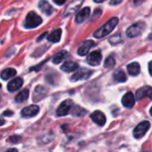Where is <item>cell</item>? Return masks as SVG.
<instances>
[{
	"label": "cell",
	"mask_w": 152,
	"mask_h": 152,
	"mask_svg": "<svg viewBox=\"0 0 152 152\" xmlns=\"http://www.w3.org/2000/svg\"><path fill=\"white\" fill-rule=\"evenodd\" d=\"M118 23V18L117 17H113L110 19L108 22H107L103 26H101L99 29H98L94 32V37L97 39H101L104 38L105 36L108 35L117 25Z\"/></svg>",
	"instance_id": "1"
},
{
	"label": "cell",
	"mask_w": 152,
	"mask_h": 152,
	"mask_svg": "<svg viewBox=\"0 0 152 152\" xmlns=\"http://www.w3.org/2000/svg\"><path fill=\"white\" fill-rule=\"evenodd\" d=\"M41 23H42V18L39 15H37L35 12L31 11L25 18L24 27L27 29H32V28L38 27Z\"/></svg>",
	"instance_id": "2"
},
{
	"label": "cell",
	"mask_w": 152,
	"mask_h": 152,
	"mask_svg": "<svg viewBox=\"0 0 152 152\" xmlns=\"http://www.w3.org/2000/svg\"><path fill=\"white\" fill-rule=\"evenodd\" d=\"M145 29V23L143 22H138L132 26H130L126 30V35L129 38H135L141 34L143 30Z\"/></svg>",
	"instance_id": "3"
},
{
	"label": "cell",
	"mask_w": 152,
	"mask_h": 152,
	"mask_svg": "<svg viewBox=\"0 0 152 152\" xmlns=\"http://www.w3.org/2000/svg\"><path fill=\"white\" fill-rule=\"evenodd\" d=\"M72 107H73V102L71 99H66V100L63 101L60 104V106L58 107V108L56 110V115L58 116L66 115L69 113H71Z\"/></svg>",
	"instance_id": "4"
},
{
	"label": "cell",
	"mask_w": 152,
	"mask_h": 152,
	"mask_svg": "<svg viewBox=\"0 0 152 152\" xmlns=\"http://www.w3.org/2000/svg\"><path fill=\"white\" fill-rule=\"evenodd\" d=\"M149 127H150V124L148 121H144V122L140 123L133 130V136L136 139L142 138L146 134V132H148Z\"/></svg>",
	"instance_id": "5"
},
{
	"label": "cell",
	"mask_w": 152,
	"mask_h": 152,
	"mask_svg": "<svg viewBox=\"0 0 152 152\" xmlns=\"http://www.w3.org/2000/svg\"><path fill=\"white\" fill-rule=\"evenodd\" d=\"M83 0H72V2L69 3V5L66 7L64 12V16H69L75 12H77L80 7L82 6Z\"/></svg>",
	"instance_id": "6"
},
{
	"label": "cell",
	"mask_w": 152,
	"mask_h": 152,
	"mask_svg": "<svg viewBox=\"0 0 152 152\" xmlns=\"http://www.w3.org/2000/svg\"><path fill=\"white\" fill-rule=\"evenodd\" d=\"M93 72L91 70L89 69H80L77 72H75L72 77V80L74 82H77V81H81V80H87L89 79L91 76L92 75Z\"/></svg>",
	"instance_id": "7"
},
{
	"label": "cell",
	"mask_w": 152,
	"mask_h": 152,
	"mask_svg": "<svg viewBox=\"0 0 152 152\" xmlns=\"http://www.w3.org/2000/svg\"><path fill=\"white\" fill-rule=\"evenodd\" d=\"M144 98H149L152 99V88L149 86H145L139 89L136 92L137 100H141Z\"/></svg>",
	"instance_id": "8"
},
{
	"label": "cell",
	"mask_w": 152,
	"mask_h": 152,
	"mask_svg": "<svg viewBox=\"0 0 152 152\" xmlns=\"http://www.w3.org/2000/svg\"><path fill=\"white\" fill-rule=\"evenodd\" d=\"M101 58H102V55L100 53L99 50H96L93 51L92 53H91L88 57H87V63L91 65H99L101 62Z\"/></svg>",
	"instance_id": "9"
},
{
	"label": "cell",
	"mask_w": 152,
	"mask_h": 152,
	"mask_svg": "<svg viewBox=\"0 0 152 152\" xmlns=\"http://www.w3.org/2000/svg\"><path fill=\"white\" fill-rule=\"evenodd\" d=\"M39 111V107L36 105H31V106H28L26 107H24L21 114L23 117H32L34 115H36Z\"/></svg>",
	"instance_id": "10"
},
{
	"label": "cell",
	"mask_w": 152,
	"mask_h": 152,
	"mask_svg": "<svg viewBox=\"0 0 152 152\" xmlns=\"http://www.w3.org/2000/svg\"><path fill=\"white\" fill-rule=\"evenodd\" d=\"M95 46V42L93 40H85L84 42L82 43L80 48H78V54L80 56H85L88 54L90 49Z\"/></svg>",
	"instance_id": "11"
},
{
	"label": "cell",
	"mask_w": 152,
	"mask_h": 152,
	"mask_svg": "<svg viewBox=\"0 0 152 152\" xmlns=\"http://www.w3.org/2000/svg\"><path fill=\"white\" fill-rule=\"evenodd\" d=\"M91 120L94 123H96L99 126H103L106 124V121H107L105 115L102 112H100V111H95V112H93L91 115Z\"/></svg>",
	"instance_id": "12"
},
{
	"label": "cell",
	"mask_w": 152,
	"mask_h": 152,
	"mask_svg": "<svg viewBox=\"0 0 152 152\" xmlns=\"http://www.w3.org/2000/svg\"><path fill=\"white\" fill-rule=\"evenodd\" d=\"M122 104L127 108H132L135 104V97L132 92H127L122 99Z\"/></svg>",
	"instance_id": "13"
},
{
	"label": "cell",
	"mask_w": 152,
	"mask_h": 152,
	"mask_svg": "<svg viewBox=\"0 0 152 152\" xmlns=\"http://www.w3.org/2000/svg\"><path fill=\"white\" fill-rule=\"evenodd\" d=\"M91 15V8L90 7H84L80 12H78L77 15L75 17V22L77 23H83Z\"/></svg>",
	"instance_id": "14"
},
{
	"label": "cell",
	"mask_w": 152,
	"mask_h": 152,
	"mask_svg": "<svg viewBox=\"0 0 152 152\" xmlns=\"http://www.w3.org/2000/svg\"><path fill=\"white\" fill-rule=\"evenodd\" d=\"M23 81L22 78H15L7 84V90L10 92L16 91L23 86Z\"/></svg>",
	"instance_id": "15"
},
{
	"label": "cell",
	"mask_w": 152,
	"mask_h": 152,
	"mask_svg": "<svg viewBox=\"0 0 152 152\" xmlns=\"http://www.w3.org/2000/svg\"><path fill=\"white\" fill-rule=\"evenodd\" d=\"M39 8L47 15H51L55 11L54 8L51 7V5L48 1H46V0H40L39 2Z\"/></svg>",
	"instance_id": "16"
},
{
	"label": "cell",
	"mask_w": 152,
	"mask_h": 152,
	"mask_svg": "<svg viewBox=\"0 0 152 152\" xmlns=\"http://www.w3.org/2000/svg\"><path fill=\"white\" fill-rule=\"evenodd\" d=\"M78 67H79V65L77 63L72 62V61H66L61 66V70L65 72H71L77 70Z\"/></svg>",
	"instance_id": "17"
},
{
	"label": "cell",
	"mask_w": 152,
	"mask_h": 152,
	"mask_svg": "<svg viewBox=\"0 0 152 152\" xmlns=\"http://www.w3.org/2000/svg\"><path fill=\"white\" fill-rule=\"evenodd\" d=\"M127 70H128V72L130 75L132 76H136L140 73V66L139 64V63H136V62H133V63H131L130 64H128L127 66Z\"/></svg>",
	"instance_id": "18"
},
{
	"label": "cell",
	"mask_w": 152,
	"mask_h": 152,
	"mask_svg": "<svg viewBox=\"0 0 152 152\" xmlns=\"http://www.w3.org/2000/svg\"><path fill=\"white\" fill-rule=\"evenodd\" d=\"M62 35V30L61 29H56L53 31L48 36V40L53 43H56L60 40Z\"/></svg>",
	"instance_id": "19"
},
{
	"label": "cell",
	"mask_w": 152,
	"mask_h": 152,
	"mask_svg": "<svg viewBox=\"0 0 152 152\" xmlns=\"http://www.w3.org/2000/svg\"><path fill=\"white\" fill-rule=\"evenodd\" d=\"M16 74V70L14 68H7L1 72V78L3 80H8Z\"/></svg>",
	"instance_id": "20"
},
{
	"label": "cell",
	"mask_w": 152,
	"mask_h": 152,
	"mask_svg": "<svg viewBox=\"0 0 152 152\" xmlns=\"http://www.w3.org/2000/svg\"><path fill=\"white\" fill-rule=\"evenodd\" d=\"M29 93H30V91H29L28 89H24V90L21 91L16 95V97H15V101H16V102H19V103H22V102L27 100L28 98H29Z\"/></svg>",
	"instance_id": "21"
},
{
	"label": "cell",
	"mask_w": 152,
	"mask_h": 152,
	"mask_svg": "<svg viewBox=\"0 0 152 152\" xmlns=\"http://www.w3.org/2000/svg\"><path fill=\"white\" fill-rule=\"evenodd\" d=\"M113 77H114L115 81H116L117 83H124L127 80L126 74L124 72V70H118V71H116L115 72Z\"/></svg>",
	"instance_id": "22"
},
{
	"label": "cell",
	"mask_w": 152,
	"mask_h": 152,
	"mask_svg": "<svg viewBox=\"0 0 152 152\" xmlns=\"http://www.w3.org/2000/svg\"><path fill=\"white\" fill-rule=\"evenodd\" d=\"M67 55H68V53H67V51H65V50L59 51L58 53H56V54L52 57V61H53L54 64H59V63H61V62L66 57Z\"/></svg>",
	"instance_id": "23"
},
{
	"label": "cell",
	"mask_w": 152,
	"mask_h": 152,
	"mask_svg": "<svg viewBox=\"0 0 152 152\" xmlns=\"http://www.w3.org/2000/svg\"><path fill=\"white\" fill-rule=\"evenodd\" d=\"M85 113H86V111L83 108L79 107L78 106H75L74 107H72V109L71 111V114L73 115H76V116H82Z\"/></svg>",
	"instance_id": "24"
},
{
	"label": "cell",
	"mask_w": 152,
	"mask_h": 152,
	"mask_svg": "<svg viewBox=\"0 0 152 152\" xmlns=\"http://www.w3.org/2000/svg\"><path fill=\"white\" fill-rule=\"evenodd\" d=\"M115 64V58H114L112 56H108V57L106 59L105 64H104V66H105L106 68H111V67H113Z\"/></svg>",
	"instance_id": "25"
},
{
	"label": "cell",
	"mask_w": 152,
	"mask_h": 152,
	"mask_svg": "<svg viewBox=\"0 0 152 152\" xmlns=\"http://www.w3.org/2000/svg\"><path fill=\"white\" fill-rule=\"evenodd\" d=\"M121 40H122V38H121V35H120V34L114 35V36H113V37H111V38H110V39H109L110 43H111V44H113V45H115V44H117V43L121 42Z\"/></svg>",
	"instance_id": "26"
},
{
	"label": "cell",
	"mask_w": 152,
	"mask_h": 152,
	"mask_svg": "<svg viewBox=\"0 0 152 152\" xmlns=\"http://www.w3.org/2000/svg\"><path fill=\"white\" fill-rule=\"evenodd\" d=\"M21 136H19V135H13V136H10L9 137V139H8V140L9 141H11L12 143H17V142H19L20 140H21Z\"/></svg>",
	"instance_id": "27"
},
{
	"label": "cell",
	"mask_w": 152,
	"mask_h": 152,
	"mask_svg": "<svg viewBox=\"0 0 152 152\" xmlns=\"http://www.w3.org/2000/svg\"><path fill=\"white\" fill-rule=\"evenodd\" d=\"M124 0H110V5L111 6H117L120 3H122Z\"/></svg>",
	"instance_id": "28"
},
{
	"label": "cell",
	"mask_w": 152,
	"mask_h": 152,
	"mask_svg": "<svg viewBox=\"0 0 152 152\" xmlns=\"http://www.w3.org/2000/svg\"><path fill=\"white\" fill-rule=\"evenodd\" d=\"M65 1H66V0H53V2H54L55 4L58 5V6L64 5V4L65 3Z\"/></svg>",
	"instance_id": "29"
},
{
	"label": "cell",
	"mask_w": 152,
	"mask_h": 152,
	"mask_svg": "<svg viewBox=\"0 0 152 152\" xmlns=\"http://www.w3.org/2000/svg\"><path fill=\"white\" fill-rule=\"evenodd\" d=\"M144 1H145V0H133V3H134L135 6H140V5H141Z\"/></svg>",
	"instance_id": "30"
},
{
	"label": "cell",
	"mask_w": 152,
	"mask_h": 152,
	"mask_svg": "<svg viewBox=\"0 0 152 152\" xmlns=\"http://www.w3.org/2000/svg\"><path fill=\"white\" fill-rule=\"evenodd\" d=\"M14 113L12 112V111H6V112H4L3 113V115H6V116H10V115H12Z\"/></svg>",
	"instance_id": "31"
},
{
	"label": "cell",
	"mask_w": 152,
	"mask_h": 152,
	"mask_svg": "<svg viewBox=\"0 0 152 152\" xmlns=\"http://www.w3.org/2000/svg\"><path fill=\"white\" fill-rule=\"evenodd\" d=\"M148 72H149V74L152 76V61L149 62L148 64Z\"/></svg>",
	"instance_id": "32"
},
{
	"label": "cell",
	"mask_w": 152,
	"mask_h": 152,
	"mask_svg": "<svg viewBox=\"0 0 152 152\" xmlns=\"http://www.w3.org/2000/svg\"><path fill=\"white\" fill-rule=\"evenodd\" d=\"M47 33H48V32H45V33H43V34H42V35H41V36H40V37L39 38V39H38V41L41 40V39H43V38H44V37L46 36V35H47Z\"/></svg>",
	"instance_id": "33"
},
{
	"label": "cell",
	"mask_w": 152,
	"mask_h": 152,
	"mask_svg": "<svg viewBox=\"0 0 152 152\" xmlns=\"http://www.w3.org/2000/svg\"><path fill=\"white\" fill-rule=\"evenodd\" d=\"M7 152H18V150H17V148H10Z\"/></svg>",
	"instance_id": "34"
},
{
	"label": "cell",
	"mask_w": 152,
	"mask_h": 152,
	"mask_svg": "<svg viewBox=\"0 0 152 152\" xmlns=\"http://www.w3.org/2000/svg\"><path fill=\"white\" fill-rule=\"evenodd\" d=\"M5 120L4 119H2V118H0V126H2V125H4L5 124Z\"/></svg>",
	"instance_id": "35"
},
{
	"label": "cell",
	"mask_w": 152,
	"mask_h": 152,
	"mask_svg": "<svg viewBox=\"0 0 152 152\" xmlns=\"http://www.w3.org/2000/svg\"><path fill=\"white\" fill-rule=\"evenodd\" d=\"M94 1H95L96 3H101V2L105 1V0H94Z\"/></svg>",
	"instance_id": "36"
},
{
	"label": "cell",
	"mask_w": 152,
	"mask_h": 152,
	"mask_svg": "<svg viewBox=\"0 0 152 152\" xmlns=\"http://www.w3.org/2000/svg\"><path fill=\"white\" fill-rule=\"evenodd\" d=\"M148 39H152V32L149 34V36H148Z\"/></svg>",
	"instance_id": "37"
},
{
	"label": "cell",
	"mask_w": 152,
	"mask_h": 152,
	"mask_svg": "<svg viewBox=\"0 0 152 152\" xmlns=\"http://www.w3.org/2000/svg\"><path fill=\"white\" fill-rule=\"evenodd\" d=\"M150 114H151V115H152V107H151V109H150Z\"/></svg>",
	"instance_id": "38"
},
{
	"label": "cell",
	"mask_w": 152,
	"mask_h": 152,
	"mask_svg": "<svg viewBox=\"0 0 152 152\" xmlns=\"http://www.w3.org/2000/svg\"><path fill=\"white\" fill-rule=\"evenodd\" d=\"M144 152H152V151H144Z\"/></svg>",
	"instance_id": "39"
},
{
	"label": "cell",
	"mask_w": 152,
	"mask_h": 152,
	"mask_svg": "<svg viewBox=\"0 0 152 152\" xmlns=\"http://www.w3.org/2000/svg\"><path fill=\"white\" fill-rule=\"evenodd\" d=\"M0 89H1V83H0Z\"/></svg>",
	"instance_id": "40"
},
{
	"label": "cell",
	"mask_w": 152,
	"mask_h": 152,
	"mask_svg": "<svg viewBox=\"0 0 152 152\" xmlns=\"http://www.w3.org/2000/svg\"><path fill=\"white\" fill-rule=\"evenodd\" d=\"M0 100H1V97H0Z\"/></svg>",
	"instance_id": "41"
}]
</instances>
